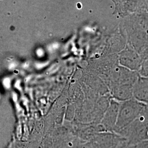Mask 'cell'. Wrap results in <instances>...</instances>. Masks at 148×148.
I'll list each match as a JSON object with an SVG mask.
<instances>
[{
    "mask_svg": "<svg viewBox=\"0 0 148 148\" xmlns=\"http://www.w3.org/2000/svg\"></svg>",
    "mask_w": 148,
    "mask_h": 148,
    "instance_id": "cell-13",
    "label": "cell"
},
{
    "mask_svg": "<svg viewBox=\"0 0 148 148\" xmlns=\"http://www.w3.org/2000/svg\"><path fill=\"white\" fill-rule=\"evenodd\" d=\"M125 138L114 132L102 135L95 140L94 148H118Z\"/></svg>",
    "mask_w": 148,
    "mask_h": 148,
    "instance_id": "cell-4",
    "label": "cell"
},
{
    "mask_svg": "<svg viewBox=\"0 0 148 148\" xmlns=\"http://www.w3.org/2000/svg\"><path fill=\"white\" fill-rule=\"evenodd\" d=\"M120 102L111 99L105 117L106 128L110 132H113L116 124Z\"/></svg>",
    "mask_w": 148,
    "mask_h": 148,
    "instance_id": "cell-6",
    "label": "cell"
},
{
    "mask_svg": "<svg viewBox=\"0 0 148 148\" xmlns=\"http://www.w3.org/2000/svg\"><path fill=\"white\" fill-rule=\"evenodd\" d=\"M148 108L146 106L142 114L118 135L125 138L126 143L132 146L148 139Z\"/></svg>",
    "mask_w": 148,
    "mask_h": 148,
    "instance_id": "cell-1",
    "label": "cell"
},
{
    "mask_svg": "<svg viewBox=\"0 0 148 148\" xmlns=\"http://www.w3.org/2000/svg\"><path fill=\"white\" fill-rule=\"evenodd\" d=\"M133 86L128 84L114 86L111 88L112 99L119 102H123L133 98Z\"/></svg>",
    "mask_w": 148,
    "mask_h": 148,
    "instance_id": "cell-7",
    "label": "cell"
},
{
    "mask_svg": "<svg viewBox=\"0 0 148 148\" xmlns=\"http://www.w3.org/2000/svg\"><path fill=\"white\" fill-rule=\"evenodd\" d=\"M146 106H147V107H148V103H147V104H146Z\"/></svg>",
    "mask_w": 148,
    "mask_h": 148,
    "instance_id": "cell-12",
    "label": "cell"
},
{
    "mask_svg": "<svg viewBox=\"0 0 148 148\" xmlns=\"http://www.w3.org/2000/svg\"><path fill=\"white\" fill-rule=\"evenodd\" d=\"M147 106L133 98L120 103L116 124L113 132L119 134L139 116Z\"/></svg>",
    "mask_w": 148,
    "mask_h": 148,
    "instance_id": "cell-2",
    "label": "cell"
},
{
    "mask_svg": "<svg viewBox=\"0 0 148 148\" xmlns=\"http://www.w3.org/2000/svg\"><path fill=\"white\" fill-rule=\"evenodd\" d=\"M138 74L142 77L148 79V59L143 60Z\"/></svg>",
    "mask_w": 148,
    "mask_h": 148,
    "instance_id": "cell-8",
    "label": "cell"
},
{
    "mask_svg": "<svg viewBox=\"0 0 148 148\" xmlns=\"http://www.w3.org/2000/svg\"><path fill=\"white\" fill-rule=\"evenodd\" d=\"M117 55L118 63L120 66L131 71L138 73L143 59L136 50L126 43L125 47Z\"/></svg>",
    "mask_w": 148,
    "mask_h": 148,
    "instance_id": "cell-3",
    "label": "cell"
},
{
    "mask_svg": "<svg viewBox=\"0 0 148 148\" xmlns=\"http://www.w3.org/2000/svg\"><path fill=\"white\" fill-rule=\"evenodd\" d=\"M142 11L148 13V0H143Z\"/></svg>",
    "mask_w": 148,
    "mask_h": 148,
    "instance_id": "cell-11",
    "label": "cell"
},
{
    "mask_svg": "<svg viewBox=\"0 0 148 148\" xmlns=\"http://www.w3.org/2000/svg\"><path fill=\"white\" fill-rule=\"evenodd\" d=\"M125 148H148V139L143 140L134 145L130 146L127 145Z\"/></svg>",
    "mask_w": 148,
    "mask_h": 148,
    "instance_id": "cell-9",
    "label": "cell"
},
{
    "mask_svg": "<svg viewBox=\"0 0 148 148\" xmlns=\"http://www.w3.org/2000/svg\"><path fill=\"white\" fill-rule=\"evenodd\" d=\"M133 98L145 104L148 102V79L139 76L133 86Z\"/></svg>",
    "mask_w": 148,
    "mask_h": 148,
    "instance_id": "cell-5",
    "label": "cell"
},
{
    "mask_svg": "<svg viewBox=\"0 0 148 148\" xmlns=\"http://www.w3.org/2000/svg\"><path fill=\"white\" fill-rule=\"evenodd\" d=\"M140 55L143 60L148 59V46L143 51L142 53H140Z\"/></svg>",
    "mask_w": 148,
    "mask_h": 148,
    "instance_id": "cell-10",
    "label": "cell"
}]
</instances>
